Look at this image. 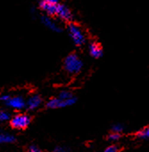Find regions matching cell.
Listing matches in <instances>:
<instances>
[{"label":"cell","instance_id":"6da1fadb","mask_svg":"<svg viewBox=\"0 0 149 152\" xmlns=\"http://www.w3.org/2000/svg\"><path fill=\"white\" fill-rule=\"evenodd\" d=\"M64 70L70 75H77L79 74L84 66L83 61L76 53H69L63 60V62Z\"/></svg>","mask_w":149,"mask_h":152},{"label":"cell","instance_id":"7a4b0ae2","mask_svg":"<svg viewBox=\"0 0 149 152\" xmlns=\"http://www.w3.org/2000/svg\"><path fill=\"white\" fill-rule=\"evenodd\" d=\"M67 31H68V35H69L70 38L72 39V43L76 46L81 47L86 44L87 37L80 25H78L77 23H75L73 21L68 22Z\"/></svg>","mask_w":149,"mask_h":152},{"label":"cell","instance_id":"3957f363","mask_svg":"<svg viewBox=\"0 0 149 152\" xmlns=\"http://www.w3.org/2000/svg\"><path fill=\"white\" fill-rule=\"evenodd\" d=\"M31 117L26 113H17L10 118V126L15 130H25L31 123Z\"/></svg>","mask_w":149,"mask_h":152},{"label":"cell","instance_id":"277c9868","mask_svg":"<svg viewBox=\"0 0 149 152\" xmlns=\"http://www.w3.org/2000/svg\"><path fill=\"white\" fill-rule=\"evenodd\" d=\"M76 102H77L76 96H73L67 100H62L59 97H54L47 101V102L46 103V109H49V110L63 109V108H67V107L74 105Z\"/></svg>","mask_w":149,"mask_h":152},{"label":"cell","instance_id":"5b68a950","mask_svg":"<svg viewBox=\"0 0 149 152\" xmlns=\"http://www.w3.org/2000/svg\"><path fill=\"white\" fill-rule=\"evenodd\" d=\"M55 17H57V18H59V20L68 23V22L72 21L73 14H72L71 9L67 5L59 3L57 4V7H56Z\"/></svg>","mask_w":149,"mask_h":152},{"label":"cell","instance_id":"8992f818","mask_svg":"<svg viewBox=\"0 0 149 152\" xmlns=\"http://www.w3.org/2000/svg\"><path fill=\"white\" fill-rule=\"evenodd\" d=\"M26 101L20 95L10 96L8 101L4 103L8 108L14 110H21L25 108Z\"/></svg>","mask_w":149,"mask_h":152},{"label":"cell","instance_id":"52a82bcc","mask_svg":"<svg viewBox=\"0 0 149 152\" xmlns=\"http://www.w3.org/2000/svg\"><path fill=\"white\" fill-rule=\"evenodd\" d=\"M40 20L42 22V24L47 28L49 30L53 31V32H55V33H61L63 31V28L52 19L51 16H48L46 14L45 15H41L40 17Z\"/></svg>","mask_w":149,"mask_h":152},{"label":"cell","instance_id":"ba28073f","mask_svg":"<svg viewBox=\"0 0 149 152\" xmlns=\"http://www.w3.org/2000/svg\"><path fill=\"white\" fill-rule=\"evenodd\" d=\"M42 103H43V99L39 94H32L26 101L25 109H27L28 110L33 111V110L38 109L42 105Z\"/></svg>","mask_w":149,"mask_h":152},{"label":"cell","instance_id":"9c48e42d","mask_svg":"<svg viewBox=\"0 0 149 152\" xmlns=\"http://www.w3.org/2000/svg\"><path fill=\"white\" fill-rule=\"evenodd\" d=\"M89 53L91 57L95 59H99L103 56L104 52L101 45L96 41H93L89 45Z\"/></svg>","mask_w":149,"mask_h":152},{"label":"cell","instance_id":"30bf717a","mask_svg":"<svg viewBox=\"0 0 149 152\" xmlns=\"http://www.w3.org/2000/svg\"><path fill=\"white\" fill-rule=\"evenodd\" d=\"M15 142L16 138L13 134L0 129V144H12Z\"/></svg>","mask_w":149,"mask_h":152},{"label":"cell","instance_id":"8fae6325","mask_svg":"<svg viewBox=\"0 0 149 152\" xmlns=\"http://www.w3.org/2000/svg\"><path fill=\"white\" fill-rule=\"evenodd\" d=\"M11 117H12L11 114L7 110L0 108V123H4V122L9 121Z\"/></svg>","mask_w":149,"mask_h":152},{"label":"cell","instance_id":"7c38bea8","mask_svg":"<svg viewBox=\"0 0 149 152\" xmlns=\"http://www.w3.org/2000/svg\"><path fill=\"white\" fill-rule=\"evenodd\" d=\"M73 96H75L73 94V93L71 92V91H68V90H63L58 94V97L60 99H62V100H67V99H70V98H72Z\"/></svg>","mask_w":149,"mask_h":152},{"label":"cell","instance_id":"4fadbf2b","mask_svg":"<svg viewBox=\"0 0 149 152\" xmlns=\"http://www.w3.org/2000/svg\"><path fill=\"white\" fill-rule=\"evenodd\" d=\"M121 138V134L120 133H115V132H112L108 136H107V140L110 142H116Z\"/></svg>","mask_w":149,"mask_h":152},{"label":"cell","instance_id":"5bb4252c","mask_svg":"<svg viewBox=\"0 0 149 152\" xmlns=\"http://www.w3.org/2000/svg\"><path fill=\"white\" fill-rule=\"evenodd\" d=\"M139 137L140 138H149V126L141 130L139 133Z\"/></svg>","mask_w":149,"mask_h":152},{"label":"cell","instance_id":"9a60e30c","mask_svg":"<svg viewBox=\"0 0 149 152\" xmlns=\"http://www.w3.org/2000/svg\"><path fill=\"white\" fill-rule=\"evenodd\" d=\"M124 127L121 125V124H117V125H114L112 127V132H115V133H122L123 131Z\"/></svg>","mask_w":149,"mask_h":152},{"label":"cell","instance_id":"2e32d148","mask_svg":"<svg viewBox=\"0 0 149 152\" xmlns=\"http://www.w3.org/2000/svg\"><path fill=\"white\" fill-rule=\"evenodd\" d=\"M28 151L30 152H40L42 151L41 149H39L37 145H34V144H31L29 146V149H28Z\"/></svg>","mask_w":149,"mask_h":152},{"label":"cell","instance_id":"e0dca14e","mask_svg":"<svg viewBox=\"0 0 149 152\" xmlns=\"http://www.w3.org/2000/svg\"><path fill=\"white\" fill-rule=\"evenodd\" d=\"M105 152H116L119 151V148L116 146V145H111L109 147H107L105 150Z\"/></svg>","mask_w":149,"mask_h":152},{"label":"cell","instance_id":"ac0fdd59","mask_svg":"<svg viewBox=\"0 0 149 152\" xmlns=\"http://www.w3.org/2000/svg\"><path fill=\"white\" fill-rule=\"evenodd\" d=\"M10 96H11V95L8 94H0V102L5 103V102L8 101V99L10 98Z\"/></svg>","mask_w":149,"mask_h":152}]
</instances>
